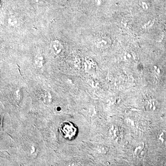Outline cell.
<instances>
[{"label":"cell","instance_id":"6","mask_svg":"<svg viewBox=\"0 0 166 166\" xmlns=\"http://www.w3.org/2000/svg\"><path fill=\"white\" fill-rule=\"evenodd\" d=\"M43 60H44V59H43V56L42 55L39 54L36 57L35 62L38 66L42 65Z\"/></svg>","mask_w":166,"mask_h":166},{"label":"cell","instance_id":"7","mask_svg":"<svg viewBox=\"0 0 166 166\" xmlns=\"http://www.w3.org/2000/svg\"><path fill=\"white\" fill-rule=\"evenodd\" d=\"M159 139L160 140L161 142H166V131H162L158 135Z\"/></svg>","mask_w":166,"mask_h":166},{"label":"cell","instance_id":"2","mask_svg":"<svg viewBox=\"0 0 166 166\" xmlns=\"http://www.w3.org/2000/svg\"><path fill=\"white\" fill-rule=\"evenodd\" d=\"M95 44L98 49L102 50L105 49L110 46L111 41L106 36L100 35L95 38Z\"/></svg>","mask_w":166,"mask_h":166},{"label":"cell","instance_id":"3","mask_svg":"<svg viewBox=\"0 0 166 166\" xmlns=\"http://www.w3.org/2000/svg\"><path fill=\"white\" fill-rule=\"evenodd\" d=\"M51 52L56 56L61 55L63 50V47L61 42L57 40H53L50 46Z\"/></svg>","mask_w":166,"mask_h":166},{"label":"cell","instance_id":"1","mask_svg":"<svg viewBox=\"0 0 166 166\" xmlns=\"http://www.w3.org/2000/svg\"><path fill=\"white\" fill-rule=\"evenodd\" d=\"M60 132L64 138L66 139L71 140L76 137L78 129L73 123L64 122L61 124Z\"/></svg>","mask_w":166,"mask_h":166},{"label":"cell","instance_id":"4","mask_svg":"<svg viewBox=\"0 0 166 166\" xmlns=\"http://www.w3.org/2000/svg\"><path fill=\"white\" fill-rule=\"evenodd\" d=\"M145 106L147 110L152 112L157 111L159 109L158 102L154 99L149 100L146 101Z\"/></svg>","mask_w":166,"mask_h":166},{"label":"cell","instance_id":"5","mask_svg":"<svg viewBox=\"0 0 166 166\" xmlns=\"http://www.w3.org/2000/svg\"><path fill=\"white\" fill-rule=\"evenodd\" d=\"M8 23L11 26L13 27H16L18 26V19L15 16H11L8 19Z\"/></svg>","mask_w":166,"mask_h":166},{"label":"cell","instance_id":"8","mask_svg":"<svg viewBox=\"0 0 166 166\" xmlns=\"http://www.w3.org/2000/svg\"><path fill=\"white\" fill-rule=\"evenodd\" d=\"M39 0H35V1L36 2H39Z\"/></svg>","mask_w":166,"mask_h":166}]
</instances>
